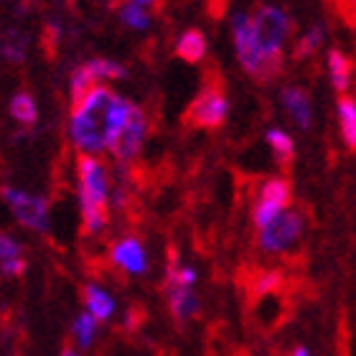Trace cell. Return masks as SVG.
<instances>
[{
    "instance_id": "1",
    "label": "cell",
    "mask_w": 356,
    "mask_h": 356,
    "mask_svg": "<svg viewBox=\"0 0 356 356\" xmlns=\"http://www.w3.org/2000/svg\"><path fill=\"white\" fill-rule=\"evenodd\" d=\"M133 112V102L115 95L110 87L97 84L82 102L72 104L69 140L82 156H97L110 150L122 125Z\"/></svg>"
},
{
    "instance_id": "2",
    "label": "cell",
    "mask_w": 356,
    "mask_h": 356,
    "mask_svg": "<svg viewBox=\"0 0 356 356\" xmlns=\"http://www.w3.org/2000/svg\"><path fill=\"white\" fill-rule=\"evenodd\" d=\"M76 181H79V211H82V232L97 237L107 227L110 211V173L97 156L76 158Z\"/></svg>"
},
{
    "instance_id": "3",
    "label": "cell",
    "mask_w": 356,
    "mask_h": 356,
    "mask_svg": "<svg viewBox=\"0 0 356 356\" xmlns=\"http://www.w3.org/2000/svg\"><path fill=\"white\" fill-rule=\"evenodd\" d=\"M252 33L254 44L260 49V54L265 56V61H270L275 69L282 72V61H285V44H288L290 33H293V21L290 15L277 6H267V3H257L252 8Z\"/></svg>"
},
{
    "instance_id": "4",
    "label": "cell",
    "mask_w": 356,
    "mask_h": 356,
    "mask_svg": "<svg viewBox=\"0 0 356 356\" xmlns=\"http://www.w3.org/2000/svg\"><path fill=\"white\" fill-rule=\"evenodd\" d=\"M227 112H229V102H227L222 76H211V72H209L201 89L186 110V125L199 127V130H216L224 125Z\"/></svg>"
},
{
    "instance_id": "5",
    "label": "cell",
    "mask_w": 356,
    "mask_h": 356,
    "mask_svg": "<svg viewBox=\"0 0 356 356\" xmlns=\"http://www.w3.org/2000/svg\"><path fill=\"white\" fill-rule=\"evenodd\" d=\"M232 36H234V49H237L239 67L245 69L254 82H270V79H275V76L280 74V69H275L270 61H265V56H262L257 44H254L252 18H250V13L232 15Z\"/></svg>"
},
{
    "instance_id": "6",
    "label": "cell",
    "mask_w": 356,
    "mask_h": 356,
    "mask_svg": "<svg viewBox=\"0 0 356 356\" xmlns=\"http://www.w3.org/2000/svg\"><path fill=\"white\" fill-rule=\"evenodd\" d=\"M305 229V216L298 209H288L280 216H275L273 222L257 229V247L265 254H290L298 247Z\"/></svg>"
},
{
    "instance_id": "7",
    "label": "cell",
    "mask_w": 356,
    "mask_h": 356,
    "mask_svg": "<svg viewBox=\"0 0 356 356\" xmlns=\"http://www.w3.org/2000/svg\"><path fill=\"white\" fill-rule=\"evenodd\" d=\"M3 199L10 207L13 216L18 219V224H23L26 229L38 232V234H46L49 232V201L41 199V196H33V193L18 191L13 186H6L3 188Z\"/></svg>"
},
{
    "instance_id": "8",
    "label": "cell",
    "mask_w": 356,
    "mask_h": 356,
    "mask_svg": "<svg viewBox=\"0 0 356 356\" xmlns=\"http://www.w3.org/2000/svg\"><path fill=\"white\" fill-rule=\"evenodd\" d=\"M293 199V188H290V181L285 176H273L262 184L260 193H257V201H254L252 209V222L257 229L267 227L275 216H280L282 211H288V204Z\"/></svg>"
},
{
    "instance_id": "9",
    "label": "cell",
    "mask_w": 356,
    "mask_h": 356,
    "mask_svg": "<svg viewBox=\"0 0 356 356\" xmlns=\"http://www.w3.org/2000/svg\"><path fill=\"white\" fill-rule=\"evenodd\" d=\"M145 135H148V115H145V110H143V107L133 104L130 118H127V122L122 125V130H120L118 138H115V140H112V145H110L112 158H115L120 165L133 163L135 158L140 156L143 143H145Z\"/></svg>"
},
{
    "instance_id": "10",
    "label": "cell",
    "mask_w": 356,
    "mask_h": 356,
    "mask_svg": "<svg viewBox=\"0 0 356 356\" xmlns=\"http://www.w3.org/2000/svg\"><path fill=\"white\" fill-rule=\"evenodd\" d=\"M110 262L118 267L120 273L130 275V277H140L148 273V252L138 237H120L110 247Z\"/></svg>"
},
{
    "instance_id": "11",
    "label": "cell",
    "mask_w": 356,
    "mask_h": 356,
    "mask_svg": "<svg viewBox=\"0 0 356 356\" xmlns=\"http://www.w3.org/2000/svg\"><path fill=\"white\" fill-rule=\"evenodd\" d=\"M163 296L168 303L173 321L176 323H188L199 316L201 311V298L196 288H184V285H163Z\"/></svg>"
},
{
    "instance_id": "12",
    "label": "cell",
    "mask_w": 356,
    "mask_h": 356,
    "mask_svg": "<svg viewBox=\"0 0 356 356\" xmlns=\"http://www.w3.org/2000/svg\"><path fill=\"white\" fill-rule=\"evenodd\" d=\"M82 303H84V311L89 316H95L99 323H110L115 318V313H118V300L112 296L110 290L102 288L99 282H87L82 288Z\"/></svg>"
},
{
    "instance_id": "13",
    "label": "cell",
    "mask_w": 356,
    "mask_h": 356,
    "mask_svg": "<svg viewBox=\"0 0 356 356\" xmlns=\"http://www.w3.org/2000/svg\"><path fill=\"white\" fill-rule=\"evenodd\" d=\"M26 267H29L26 247L10 234H0V270H3V275L15 280V277H23Z\"/></svg>"
},
{
    "instance_id": "14",
    "label": "cell",
    "mask_w": 356,
    "mask_h": 356,
    "mask_svg": "<svg viewBox=\"0 0 356 356\" xmlns=\"http://www.w3.org/2000/svg\"><path fill=\"white\" fill-rule=\"evenodd\" d=\"M280 99H282V107L285 112L290 115V120L296 122L300 130H308L313 122V110H311V99L305 95V89L300 87H285L280 92Z\"/></svg>"
},
{
    "instance_id": "15",
    "label": "cell",
    "mask_w": 356,
    "mask_h": 356,
    "mask_svg": "<svg viewBox=\"0 0 356 356\" xmlns=\"http://www.w3.org/2000/svg\"><path fill=\"white\" fill-rule=\"evenodd\" d=\"M99 321L95 316H89L87 311L76 313L74 321H72V328H69V339H72V346H74L79 354L89 351L97 343V336H99Z\"/></svg>"
},
{
    "instance_id": "16",
    "label": "cell",
    "mask_w": 356,
    "mask_h": 356,
    "mask_svg": "<svg viewBox=\"0 0 356 356\" xmlns=\"http://www.w3.org/2000/svg\"><path fill=\"white\" fill-rule=\"evenodd\" d=\"M326 67L331 87L343 97L346 89L351 87V79H354V64H351V59L343 51H339V49H331L326 56Z\"/></svg>"
},
{
    "instance_id": "17",
    "label": "cell",
    "mask_w": 356,
    "mask_h": 356,
    "mask_svg": "<svg viewBox=\"0 0 356 356\" xmlns=\"http://www.w3.org/2000/svg\"><path fill=\"white\" fill-rule=\"evenodd\" d=\"M173 51H176L178 59L188 61V64H199V61L207 56V36H204L199 29L184 31V33L178 36Z\"/></svg>"
},
{
    "instance_id": "18",
    "label": "cell",
    "mask_w": 356,
    "mask_h": 356,
    "mask_svg": "<svg viewBox=\"0 0 356 356\" xmlns=\"http://www.w3.org/2000/svg\"><path fill=\"white\" fill-rule=\"evenodd\" d=\"M336 112H339V127H341L343 143L351 153H356V99L349 95L339 97Z\"/></svg>"
},
{
    "instance_id": "19",
    "label": "cell",
    "mask_w": 356,
    "mask_h": 356,
    "mask_svg": "<svg viewBox=\"0 0 356 356\" xmlns=\"http://www.w3.org/2000/svg\"><path fill=\"white\" fill-rule=\"evenodd\" d=\"M265 138H267V145L273 148L275 158H277V163H280L282 168H288V165L293 163V158H296V143L290 140V135L277 130V127H273V130H267Z\"/></svg>"
},
{
    "instance_id": "20",
    "label": "cell",
    "mask_w": 356,
    "mask_h": 356,
    "mask_svg": "<svg viewBox=\"0 0 356 356\" xmlns=\"http://www.w3.org/2000/svg\"><path fill=\"white\" fill-rule=\"evenodd\" d=\"M10 118L15 122H21V125H33L38 118V110H36V102H33V97L29 92H15L13 99H10Z\"/></svg>"
},
{
    "instance_id": "21",
    "label": "cell",
    "mask_w": 356,
    "mask_h": 356,
    "mask_svg": "<svg viewBox=\"0 0 356 356\" xmlns=\"http://www.w3.org/2000/svg\"><path fill=\"white\" fill-rule=\"evenodd\" d=\"M323 38H326V31H323V26H313V29H308L303 36L298 38L296 49H293V56H296L298 61H303V59H308V56H313V54L321 49Z\"/></svg>"
},
{
    "instance_id": "22",
    "label": "cell",
    "mask_w": 356,
    "mask_h": 356,
    "mask_svg": "<svg viewBox=\"0 0 356 356\" xmlns=\"http://www.w3.org/2000/svg\"><path fill=\"white\" fill-rule=\"evenodd\" d=\"M118 15H120V21L125 23V26H130V29L143 31V29H148V26H150V13L143 6L133 3V0H125V3H120V6H118Z\"/></svg>"
},
{
    "instance_id": "23",
    "label": "cell",
    "mask_w": 356,
    "mask_h": 356,
    "mask_svg": "<svg viewBox=\"0 0 356 356\" xmlns=\"http://www.w3.org/2000/svg\"><path fill=\"white\" fill-rule=\"evenodd\" d=\"M87 69L97 82H104V79H122V76L127 74V69L112 59H92V61H87Z\"/></svg>"
},
{
    "instance_id": "24",
    "label": "cell",
    "mask_w": 356,
    "mask_h": 356,
    "mask_svg": "<svg viewBox=\"0 0 356 356\" xmlns=\"http://www.w3.org/2000/svg\"><path fill=\"white\" fill-rule=\"evenodd\" d=\"M3 56L13 64H21L26 59V38L18 33V31H8L6 38H3Z\"/></svg>"
},
{
    "instance_id": "25",
    "label": "cell",
    "mask_w": 356,
    "mask_h": 356,
    "mask_svg": "<svg viewBox=\"0 0 356 356\" xmlns=\"http://www.w3.org/2000/svg\"><path fill=\"white\" fill-rule=\"evenodd\" d=\"M277 285H280V275L275 273V270H262V273L254 275L252 293L254 296H270V293L277 290Z\"/></svg>"
},
{
    "instance_id": "26",
    "label": "cell",
    "mask_w": 356,
    "mask_h": 356,
    "mask_svg": "<svg viewBox=\"0 0 356 356\" xmlns=\"http://www.w3.org/2000/svg\"><path fill=\"white\" fill-rule=\"evenodd\" d=\"M336 8V13L341 15L343 21H349V26H354L356 21V0H331Z\"/></svg>"
},
{
    "instance_id": "27",
    "label": "cell",
    "mask_w": 356,
    "mask_h": 356,
    "mask_svg": "<svg viewBox=\"0 0 356 356\" xmlns=\"http://www.w3.org/2000/svg\"><path fill=\"white\" fill-rule=\"evenodd\" d=\"M290 356H313V354L308 349H305V346H296V349L290 351Z\"/></svg>"
},
{
    "instance_id": "28",
    "label": "cell",
    "mask_w": 356,
    "mask_h": 356,
    "mask_svg": "<svg viewBox=\"0 0 356 356\" xmlns=\"http://www.w3.org/2000/svg\"><path fill=\"white\" fill-rule=\"evenodd\" d=\"M59 356H79V351L74 349V346H64V349H61V354Z\"/></svg>"
},
{
    "instance_id": "29",
    "label": "cell",
    "mask_w": 356,
    "mask_h": 356,
    "mask_svg": "<svg viewBox=\"0 0 356 356\" xmlns=\"http://www.w3.org/2000/svg\"><path fill=\"white\" fill-rule=\"evenodd\" d=\"M133 3H138V6H153V3H158V0H133Z\"/></svg>"
},
{
    "instance_id": "30",
    "label": "cell",
    "mask_w": 356,
    "mask_h": 356,
    "mask_svg": "<svg viewBox=\"0 0 356 356\" xmlns=\"http://www.w3.org/2000/svg\"><path fill=\"white\" fill-rule=\"evenodd\" d=\"M351 29H354V31H356V21H354V26H351Z\"/></svg>"
}]
</instances>
